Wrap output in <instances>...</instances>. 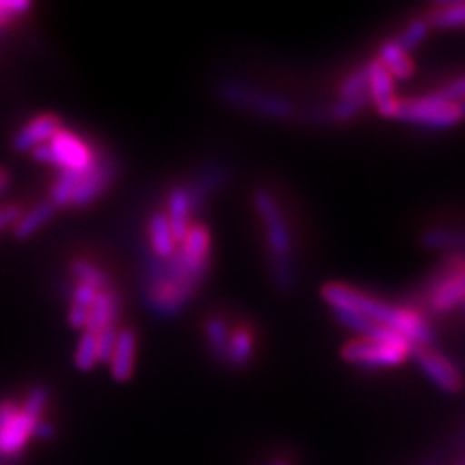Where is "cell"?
<instances>
[{"label":"cell","instance_id":"1","mask_svg":"<svg viewBox=\"0 0 465 465\" xmlns=\"http://www.w3.org/2000/svg\"><path fill=\"white\" fill-rule=\"evenodd\" d=\"M210 232L193 225L171 258L159 262L152 272L148 302L153 312L173 316L184 309L210 264Z\"/></svg>","mask_w":465,"mask_h":465},{"label":"cell","instance_id":"2","mask_svg":"<svg viewBox=\"0 0 465 465\" xmlns=\"http://www.w3.org/2000/svg\"><path fill=\"white\" fill-rule=\"evenodd\" d=\"M322 299L333 311L355 312L372 320L376 324L394 330L411 345L427 347L434 341V331L430 330V326L425 322V318L420 314L410 309L396 307V304L372 299L349 285H341V283L324 285Z\"/></svg>","mask_w":465,"mask_h":465},{"label":"cell","instance_id":"3","mask_svg":"<svg viewBox=\"0 0 465 465\" xmlns=\"http://www.w3.org/2000/svg\"><path fill=\"white\" fill-rule=\"evenodd\" d=\"M254 210L260 215L266 229V241L272 260V278L282 291H289L295 285L293 264V237L282 213V208L268 191L254 193Z\"/></svg>","mask_w":465,"mask_h":465},{"label":"cell","instance_id":"4","mask_svg":"<svg viewBox=\"0 0 465 465\" xmlns=\"http://www.w3.org/2000/svg\"><path fill=\"white\" fill-rule=\"evenodd\" d=\"M34 153L39 162L56 165L61 171L84 173L95 162V153L92 152L90 145L64 128L58 130L45 145L35 148Z\"/></svg>","mask_w":465,"mask_h":465},{"label":"cell","instance_id":"5","mask_svg":"<svg viewBox=\"0 0 465 465\" xmlns=\"http://www.w3.org/2000/svg\"><path fill=\"white\" fill-rule=\"evenodd\" d=\"M394 119L429 128H450L461 121L458 105L446 104L436 94L398 101Z\"/></svg>","mask_w":465,"mask_h":465},{"label":"cell","instance_id":"6","mask_svg":"<svg viewBox=\"0 0 465 465\" xmlns=\"http://www.w3.org/2000/svg\"><path fill=\"white\" fill-rule=\"evenodd\" d=\"M220 95L231 105L251 109L260 114L272 116V119H285V116H289L291 111H293V107H291L285 97L256 94L252 90H246V87L239 84H223L220 87Z\"/></svg>","mask_w":465,"mask_h":465},{"label":"cell","instance_id":"7","mask_svg":"<svg viewBox=\"0 0 465 465\" xmlns=\"http://www.w3.org/2000/svg\"><path fill=\"white\" fill-rule=\"evenodd\" d=\"M410 353V349L374 343L367 340L351 341L341 349L343 361L361 367H398Z\"/></svg>","mask_w":465,"mask_h":465},{"label":"cell","instance_id":"8","mask_svg":"<svg viewBox=\"0 0 465 465\" xmlns=\"http://www.w3.org/2000/svg\"><path fill=\"white\" fill-rule=\"evenodd\" d=\"M114 174V165L107 155H95L94 165L80 174L76 193L72 196V206H87L97 196L104 194Z\"/></svg>","mask_w":465,"mask_h":465},{"label":"cell","instance_id":"9","mask_svg":"<svg viewBox=\"0 0 465 465\" xmlns=\"http://www.w3.org/2000/svg\"><path fill=\"white\" fill-rule=\"evenodd\" d=\"M333 314H336L338 322L341 326L359 333L362 340L374 341V343H384V345H394V347H403V349H410V351H413V345L405 338H401L400 333H396L394 330H390L386 326L376 324L365 316L355 314V312H347V311H333Z\"/></svg>","mask_w":465,"mask_h":465},{"label":"cell","instance_id":"10","mask_svg":"<svg viewBox=\"0 0 465 465\" xmlns=\"http://www.w3.org/2000/svg\"><path fill=\"white\" fill-rule=\"evenodd\" d=\"M411 353L420 371H423L429 381L434 382L440 390L454 394V391L461 388V374L458 372V369L452 365V362L446 361L442 355L429 351L425 347L413 349Z\"/></svg>","mask_w":465,"mask_h":465},{"label":"cell","instance_id":"11","mask_svg":"<svg viewBox=\"0 0 465 465\" xmlns=\"http://www.w3.org/2000/svg\"><path fill=\"white\" fill-rule=\"evenodd\" d=\"M369 68V94L371 101H374L376 111L381 113L386 119H394L398 101L394 95V78L388 74V70L378 63L367 64Z\"/></svg>","mask_w":465,"mask_h":465},{"label":"cell","instance_id":"12","mask_svg":"<svg viewBox=\"0 0 465 465\" xmlns=\"http://www.w3.org/2000/svg\"><path fill=\"white\" fill-rule=\"evenodd\" d=\"M35 420L39 419L29 417L25 411L20 410L18 415L12 417L8 423L0 425V456L10 458L20 454L27 440L32 439Z\"/></svg>","mask_w":465,"mask_h":465},{"label":"cell","instance_id":"13","mask_svg":"<svg viewBox=\"0 0 465 465\" xmlns=\"http://www.w3.org/2000/svg\"><path fill=\"white\" fill-rule=\"evenodd\" d=\"M121 314V299L116 295V291L107 289L99 291L95 301L90 307V314H87V324L84 331L97 333L105 328H116Z\"/></svg>","mask_w":465,"mask_h":465},{"label":"cell","instance_id":"14","mask_svg":"<svg viewBox=\"0 0 465 465\" xmlns=\"http://www.w3.org/2000/svg\"><path fill=\"white\" fill-rule=\"evenodd\" d=\"M58 130H61V121L54 114H39L16 134V138H14V148L20 152L35 150L39 145H45Z\"/></svg>","mask_w":465,"mask_h":465},{"label":"cell","instance_id":"15","mask_svg":"<svg viewBox=\"0 0 465 465\" xmlns=\"http://www.w3.org/2000/svg\"><path fill=\"white\" fill-rule=\"evenodd\" d=\"M430 302L436 312H446L465 302V260L463 264L430 291Z\"/></svg>","mask_w":465,"mask_h":465},{"label":"cell","instance_id":"16","mask_svg":"<svg viewBox=\"0 0 465 465\" xmlns=\"http://www.w3.org/2000/svg\"><path fill=\"white\" fill-rule=\"evenodd\" d=\"M167 208H169V215H167V222L171 227V232L177 244H181L188 231H191V213H193V202H191V194H188V188H174V191L169 194V202H167Z\"/></svg>","mask_w":465,"mask_h":465},{"label":"cell","instance_id":"17","mask_svg":"<svg viewBox=\"0 0 465 465\" xmlns=\"http://www.w3.org/2000/svg\"><path fill=\"white\" fill-rule=\"evenodd\" d=\"M134 361H136V333L133 330H121L116 336L114 351L109 361L111 374L114 381L126 382L134 372Z\"/></svg>","mask_w":465,"mask_h":465},{"label":"cell","instance_id":"18","mask_svg":"<svg viewBox=\"0 0 465 465\" xmlns=\"http://www.w3.org/2000/svg\"><path fill=\"white\" fill-rule=\"evenodd\" d=\"M378 63H381L391 78L398 80H407L413 76L415 64L411 61V56L403 53L394 41L384 43L381 47V54H378Z\"/></svg>","mask_w":465,"mask_h":465},{"label":"cell","instance_id":"19","mask_svg":"<svg viewBox=\"0 0 465 465\" xmlns=\"http://www.w3.org/2000/svg\"><path fill=\"white\" fill-rule=\"evenodd\" d=\"M150 242H152V251L155 252L157 258L167 260L174 252H177V241H174L167 215L163 213H155L150 220Z\"/></svg>","mask_w":465,"mask_h":465},{"label":"cell","instance_id":"20","mask_svg":"<svg viewBox=\"0 0 465 465\" xmlns=\"http://www.w3.org/2000/svg\"><path fill=\"white\" fill-rule=\"evenodd\" d=\"M254 351V338L249 330H237L231 333L229 347H227V357L225 361L231 367H244L246 362L251 361Z\"/></svg>","mask_w":465,"mask_h":465},{"label":"cell","instance_id":"21","mask_svg":"<svg viewBox=\"0 0 465 465\" xmlns=\"http://www.w3.org/2000/svg\"><path fill=\"white\" fill-rule=\"evenodd\" d=\"M53 212H54V206L51 202L39 203V206H35L34 210H29L27 213H24L20 217L18 223L14 225V235H16L18 239L32 237L37 229H41L51 220Z\"/></svg>","mask_w":465,"mask_h":465},{"label":"cell","instance_id":"22","mask_svg":"<svg viewBox=\"0 0 465 465\" xmlns=\"http://www.w3.org/2000/svg\"><path fill=\"white\" fill-rule=\"evenodd\" d=\"M429 27L450 29V27H465V3H448L439 8H434L429 18Z\"/></svg>","mask_w":465,"mask_h":465},{"label":"cell","instance_id":"23","mask_svg":"<svg viewBox=\"0 0 465 465\" xmlns=\"http://www.w3.org/2000/svg\"><path fill=\"white\" fill-rule=\"evenodd\" d=\"M206 340L212 355L217 361H225L227 357V347L231 340V331L229 326L223 322L222 318H210L206 322Z\"/></svg>","mask_w":465,"mask_h":465},{"label":"cell","instance_id":"24","mask_svg":"<svg viewBox=\"0 0 465 465\" xmlns=\"http://www.w3.org/2000/svg\"><path fill=\"white\" fill-rule=\"evenodd\" d=\"M72 273H74V278L78 280V283L90 285L97 291L111 289V282L107 278V273L101 268L90 264V262H85V260L74 262V264H72Z\"/></svg>","mask_w":465,"mask_h":465},{"label":"cell","instance_id":"25","mask_svg":"<svg viewBox=\"0 0 465 465\" xmlns=\"http://www.w3.org/2000/svg\"><path fill=\"white\" fill-rule=\"evenodd\" d=\"M80 174L76 171H61L58 179L51 191V203L53 206H68L72 202V196L76 193V186L80 181Z\"/></svg>","mask_w":465,"mask_h":465},{"label":"cell","instance_id":"26","mask_svg":"<svg viewBox=\"0 0 465 465\" xmlns=\"http://www.w3.org/2000/svg\"><path fill=\"white\" fill-rule=\"evenodd\" d=\"M429 29L430 27H429L427 20H413L403 27V32L398 35V39L394 43L403 53L410 54V51L417 49L420 43L427 39Z\"/></svg>","mask_w":465,"mask_h":465},{"label":"cell","instance_id":"27","mask_svg":"<svg viewBox=\"0 0 465 465\" xmlns=\"http://www.w3.org/2000/svg\"><path fill=\"white\" fill-rule=\"evenodd\" d=\"M74 362L76 367L84 372L92 371L97 362H99V355H97V336L92 331H84L82 338L78 341V349L74 355Z\"/></svg>","mask_w":465,"mask_h":465},{"label":"cell","instance_id":"28","mask_svg":"<svg viewBox=\"0 0 465 465\" xmlns=\"http://www.w3.org/2000/svg\"><path fill=\"white\" fill-rule=\"evenodd\" d=\"M369 104H372L371 101V94H362V95H357V97H347V99H340L336 105L331 107V116L336 121H351L355 119V116L365 109Z\"/></svg>","mask_w":465,"mask_h":465},{"label":"cell","instance_id":"29","mask_svg":"<svg viewBox=\"0 0 465 465\" xmlns=\"http://www.w3.org/2000/svg\"><path fill=\"white\" fill-rule=\"evenodd\" d=\"M362 94H369V68H361L353 72L351 76H347L341 85L338 87V95L340 99L347 97H357Z\"/></svg>","mask_w":465,"mask_h":465},{"label":"cell","instance_id":"30","mask_svg":"<svg viewBox=\"0 0 465 465\" xmlns=\"http://www.w3.org/2000/svg\"><path fill=\"white\" fill-rule=\"evenodd\" d=\"M47 401H49V391L45 388H34L25 398L22 411H25L29 417H34V419H41L43 411H45V407H47Z\"/></svg>","mask_w":465,"mask_h":465},{"label":"cell","instance_id":"31","mask_svg":"<svg viewBox=\"0 0 465 465\" xmlns=\"http://www.w3.org/2000/svg\"><path fill=\"white\" fill-rule=\"evenodd\" d=\"M420 244L425 249H450V246L456 244V235L446 229H432L420 237Z\"/></svg>","mask_w":465,"mask_h":465},{"label":"cell","instance_id":"32","mask_svg":"<svg viewBox=\"0 0 465 465\" xmlns=\"http://www.w3.org/2000/svg\"><path fill=\"white\" fill-rule=\"evenodd\" d=\"M116 336L119 331L116 328H105L97 333V355H99V362H105L109 365V361L113 357L114 351V343H116Z\"/></svg>","mask_w":465,"mask_h":465},{"label":"cell","instance_id":"33","mask_svg":"<svg viewBox=\"0 0 465 465\" xmlns=\"http://www.w3.org/2000/svg\"><path fill=\"white\" fill-rule=\"evenodd\" d=\"M436 95H439L442 101H446V104H454V105L461 104V101H465V76L454 80L452 84H448L440 92H436Z\"/></svg>","mask_w":465,"mask_h":465},{"label":"cell","instance_id":"34","mask_svg":"<svg viewBox=\"0 0 465 465\" xmlns=\"http://www.w3.org/2000/svg\"><path fill=\"white\" fill-rule=\"evenodd\" d=\"M25 10H29V3H22V0H16V3H12V0H3V3H0V27L12 22L14 16H18V14Z\"/></svg>","mask_w":465,"mask_h":465},{"label":"cell","instance_id":"35","mask_svg":"<svg viewBox=\"0 0 465 465\" xmlns=\"http://www.w3.org/2000/svg\"><path fill=\"white\" fill-rule=\"evenodd\" d=\"M97 293H99L97 289H94V287H90V285L78 283L76 289H74V293H72V304H80V307L90 309L92 302H94L95 297H97Z\"/></svg>","mask_w":465,"mask_h":465},{"label":"cell","instance_id":"36","mask_svg":"<svg viewBox=\"0 0 465 465\" xmlns=\"http://www.w3.org/2000/svg\"><path fill=\"white\" fill-rule=\"evenodd\" d=\"M87 314H90V309L80 307V304H72V307H70V314H68L70 324L74 326V328H82V330H85V324H87Z\"/></svg>","mask_w":465,"mask_h":465},{"label":"cell","instance_id":"37","mask_svg":"<svg viewBox=\"0 0 465 465\" xmlns=\"http://www.w3.org/2000/svg\"><path fill=\"white\" fill-rule=\"evenodd\" d=\"M22 217V212L16 206H3L0 208V229L16 225Z\"/></svg>","mask_w":465,"mask_h":465},{"label":"cell","instance_id":"38","mask_svg":"<svg viewBox=\"0 0 465 465\" xmlns=\"http://www.w3.org/2000/svg\"><path fill=\"white\" fill-rule=\"evenodd\" d=\"M54 434V429L51 423H47V420H35L34 425V430H32V436H35V439H41V440H47V439H53Z\"/></svg>","mask_w":465,"mask_h":465},{"label":"cell","instance_id":"39","mask_svg":"<svg viewBox=\"0 0 465 465\" xmlns=\"http://www.w3.org/2000/svg\"><path fill=\"white\" fill-rule=\"evenodd\" d=\"M6 184V174L0 171V191H3V186Z\"/></svg>","mask_w":465,"mask_h":465},{"label":"cell","instance_id":"40","mask_svg":"<svg viewBox=\"0 0 465 465\" xmlns=\"http://www.w3.org/2000/svg\"><path fill=\"white\" fill-rule=\"evenodd\" d=\"M458 109H460V114H461V119L465 116V101H461V104H458Z\"/></svg>","mask_w":465,"mask_h":465},{"label":"cell","instance_id":"41","mask_svg":"<svg viewBox=\"0 0 465 465\" xmlns=\"http://www.w3.org/2000/svg\"><path fill=\"white\" fill-rule=\"evenodd\" d=\"M272 465H287L285 461H275V463H272Z\"/></svg>","mask_w":465,"mask_h":465}]
</instances>
